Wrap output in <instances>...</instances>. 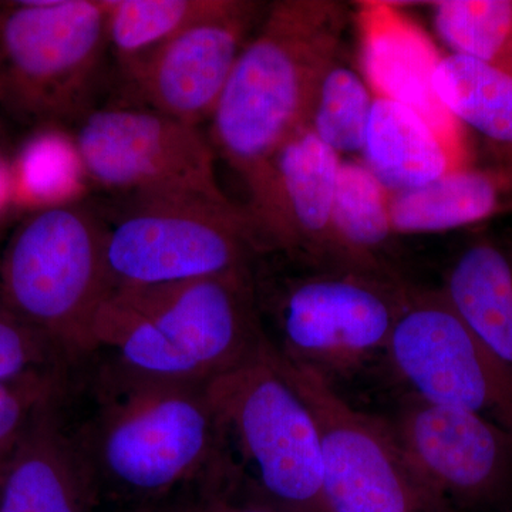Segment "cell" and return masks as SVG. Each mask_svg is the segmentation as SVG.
Segmentation results:
<instances>
[{
    "label": "cell",
    "instance_id": "cell-4",
    "mask_svg": "<svg viewBox=\"0 0 512 512\" xmlns=\"http://www.w3.org/2000/svg\"><path fill=\"white\" fill-rule=\"evenodd\" d=\"M252 279L275 352L336 390L384 359L413 285L400 274L278 254L256 255Z\"/></svg>",
    "mask_w": 512,
    "mask_h": 512
},
{
    "label": "cell",
    "instance_id": "cell-9",
    "mask_svg": "<svg viewBox=\"0 0 512 512\" xmlns=\"http://www.w3.org/2000/svg\"><path fill=\"white\" fill-rule=\"evenodd\" d=\"M276 359L318 424L326 512H460L417 470L389 420L355 409L308 370Z\"/></svg>",
    "mask_w": 512,
    "mask_h": 512
},
{
    "label": "cell",
    "instance_id": "cell-22",
    "mask_svg": "<svg viewBox=\"0 0 512 512\" xmlns=\"http://www.w3.org/2000/svg\"><path fill=\"white\" fill-rule=\"evenodd\" d=\"M12 174L13 204L30 212L70 204L84 174L73 138L57 127H40L20 147Z\"/></svg>",
    "mask_w": 512,
    "mask_h": 512
},
{
    "label": "cell",
    "instance_id": "cell-18",
    "mask_svg": "<svg viewBox=\"0 0 512 512\" xmlns=\"http://www.w3.org/2000/svg\"><path fill=\"white\" fill-rule=\"evenodd\" d=\"M441 291L512 369V239L483 235L468 242L451 262Z\"/></svg>",
    "mask_w": 512,
    "mask_h": 512
},
{
    "label": "cell",
    "instance_id": "cell-28",
    "mask_svg": "<svg viewBox=\"0 0 512 512\" xmlns=\"http://www.w3.org/2000/svg\"><path fill=\"white\" fill-rule=\"evenodd\" d=\"M185 512H285L259 501L234 494H211L198 498Z\"/></svg>",
    "mask_w": 512,
    "mask_h": 512
},
{
    "label": "cell",
    "instance_id": "cell-25",
    "mask_svg": "<svg viewBox=\"0 0 512 512\" xmlns=\"http://www.w3.org/2000/svg\"><path fill=\"white\" fill-rule=\"evenodd\" d=\"M375 94L363 76L336 60L323 74L306 128L340 158L362 153Z\"/></svg>",
    "mask_w": 512,
    "mask_h": 512
},
{
    "label": "cell",
    "instance_id": "cell-13",
    "mask_svg": "<svg viewBox=\"0 0 512 512\" xmlns=\"http://www.w3.org/2000/svg\"><path fill=\"white\" fill-rule=\"evenodd\" d=\"M264 3L222 0L217 12L121 67L128 103L200 127L210 121Z\"/></svg>",
    "mask_w": 512,
    "mask_h": 512
},
{
    "label": "cell",
    "instance_id": "cell-21",
    "mask_svg": "<svg viewBox=\"0 0 512 512\" xmlns=\"http://www.w3.org/2000/svg\"><path fill=\"white\" fill-rule=\"evenodd\" d=\"M433 84L441 103L463 126L490 143L512 147V77L448 53L441 57Z\"/></svg>",
    "mask_w": 512,
    "mask_h": 512
},
{
    "label": "cell",
    "instance_id": "cell-5",
    "mask_svg": "<svg viewBox=\"0 0 512 512\" xmlns=\"http://www.w3.org/2000/svg\"><path fill=\"white\" fill-rule=\"evenodd\" d=\"M205 390L221 430L225 493L285 512H326L318 424L269 340Z\"/></svg>",
    "mask_w": 512,
    "mask_h": 512
},
{
    "label": "cell",
    "instance_id": "cell-17",
    "mask_svg": "<svg viewBox=\"0 0 512 512\" xmlns=\"http://www.w3.org/2000/svg\"><path fill=\"white\" fill-rule=\"evenodd\" d=\"M487 158L417 190L390 195L399 235L439 234L512 212V147L488 141Z\"/></svg>",
    "mask_w": 512,
    "mask_h": 512
},
{
    "label": "cell",
    "instance_id": "cell-20",
    "mask_svg": "<svg viewBox=\"0 0 512 512\" xmlns=\"http://www.w3.org/2000/svg\"><path fill=\"white\" fill-rule=\"evenodd\" d=\"M330 222L339 265L400 274L389 258L397 237L389 192L360 158L340 160Z\"/></svg>",
    "mask_w": 512,
    "mask_h": 512
},
{
    "label": "cell",
    "instance_id": "cell-2",
    "mask_svg": "<svg viewBox=\"0 0 512 512\" xmlns=\"http://www.w3.org/2000/svg\"><path fill=\"white\" fill-rule=\"evenodd\" d=\"M93 355L130 375L207 386L268 342L251 268L114 289L97 313Z\"/></svg>",
    "mask_w": 512,
    "mask_h": 512
},
{
    "label": "cell",
    "instance_id": "cell-19",
    "mask_svg": "<svg viewBox=\"0 0 512 512\" xmlns=\"http://www.w3.org/2000/svg\"><path fill=\"white\" fill-rule=\"evenodd\" d=\"M360 160L389 194L417 190L467 167L419 114L379 97L373 103Z\"/></svg>",
    "mask_w": 512,
    "mask_h": 512
},
{
    "label": "cell",
    "instance_id": "cell-30",
    "mask_svg": "<svg viewBox=\"0 0 512 512\" xmlns=\"http://www.w3.org/2000/svg\"><path fill=\"white\" fill-rule=\"evenodd\" d=\"M173 512H185L184 510H178V511H173Z\"/></svg>",
    "mask_w": 512,
    "mask_h": 512
},
{
    "label": "cell",
    "instance_id": "cell-7",
    "mask_svg": "<svg viewBox=\"0 0 512 512\" xmlns=\"http://www.w3.org/2000/svg\"><path fill=\"white\" fill-rule=\"evenodd\" d=\"M109 53L103 0L0 2V109L37 128L79 123Z\"/></svg>",
    "mask_w": 512,
    "mask_h": 512
},
{
    "label": "cell",
    "instance_id": "cell-29",
    "mask_svg": "<svg viewBox=\"0 0 512 512\" xmlns=\"http://www.w3.org/2000/svg\"><path fill=\"white\" fill-rule=\"evenodd\" d=\"M12 204V174L9 165L0 158V220Z\"/></svg>",
    "mask_w": 512,
    "mask_h": 512
},
{
    "label": "cell",
    "instance_id": "cell-15",
    "mask_svg": "<svg viewBox=\"0 0 512 512\" xmlns=\"http://www.w3.org/2000/svg\"><path fill=\"white\" fill-rule=\"evenodd\" d=\"M355 5L360 67L372 93L419 114L461 163H473L466 128L434 90L443 57L436 43L399 3L362 0Z\"/></svg>",
    "mask_w": 512,
    "mask_h": 512
},
{
    "label": "cell",
    "instance_id": "cell-27",
    "mask_svg": "<svg viewBox=\"0 0 512 512\" xmlns=\"http://www.w3.org/2000/svg\"><path fill=\"white\" fill-rule=\"evenodd\" d=\"M72 367L53 343L10 311L0 295V380Z\"/></svg>",
    "mask_w": 512,
    "mask_h": 512
},
{
    "label": "cell",
    "instance_id": "cell-16",
    "mask_svg": "<svg viewBox=\"0 0 512 512\" xmlns=\"http://www.w3.org/2000/svg\"><path fill=\"white\" fill-rule=\"evenodd\" d=\"M63 393L39 410L0 464V512H97L64 424Z\"/></svg>",
    "mask_w": 512,
    "mask_h": 512
},
{
    "label": "cell",
    "instance_id": "cell-23",
    "mask_svg": "<svg viewBox=\"0 0 512 512\" xmlns=\"http://www.w3.org/2000/svg\"><path fill=\"white\" fill-rule=\"evenodd\" d=\"M222 0H103L111 56L127 66L217 12Z\"/></svg>",
    "mask_w": 512,
    "mask_h": 512
},
{
    "label": "cell",
    "instance_id": "cell-1",
    "mask_svg": "<svg viewBox=\"0 0 512 512\" xmlns=\"http://www.w3.org/2000/svg\"><path fill=\"white\" fill-rule=\"evenodd\" d=\"M205 387L96 355L74 367L60 406L97 512H171L220 487L224 447Z\"/></svg>",
    "mask_w": 512,
    "mask_h": 512
},
{
    "label": "cell",
    "instance_id": "cell-3",
    "mask_svg": "<svg viewBox=\"0 0 512 512\" xmlns=\"http://www.w3.org/2000/svg\"><path fill=\"white\" fill-rule=\"evenodd\" d=\"M348 6L278 0L238 56L208 123L212 148L247 180L306 127L320 80L339 59Z\"/></svg>",
    "mask_w": 512,
    "mask_h": 512
},
{
    "label": "cell",
    "instance_id": "cell-24",
    "mask_svg": "<svg viewBox=\"0 0 512 512\" xmlns=\"http://www.w3.org/2000/svg\"><path fill=\"white\" fill-rule=\"evenodd\" d=\"M430 6L434 28L451 55L476 60L512 77L510 0H440Z\"/></svg>",
    "mask_w": 512,
    "mask_h": 512
},
{
    "label": "cell",
    "instance_id": "cell-10",
    "mask_svg": "<svg viewBox=\"0 0 512 512\" xmlns=\"http://www.w3.org/2000/svg\"><path fill=\"white\" fill-rule=\"evenodd\" d=\"M73 140L87 180L119 200H228L214 148L200 127L133 103L94 107Z\"/></svg>",
    "mask_w": 512,
    "mask_h": 512
},
{
    "label": "cell",
    "instance_id": "cell-8",
    "mask_svg": "<svg viewBox=\"0 0 512 512\" xmlns=\"http://www.w3.org/2000/svg\"><path fill=\"white\" fill-rule=\"evenodd\" d=\"M106 222L114 289L211 278L254 262L247 218L229 200L131 198L121 200L116 217Z\"/></svg>",
    "mask_w": 512,
    "mask_h": 512
},
{
    "label": "cell",
    "instance_id": "cell-12",
    "mask_svg": "<svg viewBox=\"0 0 512 512\" xmlns=\"http://www.w3.org/2000/svg\"><path fill=\"white\" fill-rule=\"evenodd\" d=\"M387 420L417 470L458 511H487L511 497L510 431L407 392Z\"/></svg>",
    "mask_w": 512,
    "mask_h": 512
},
{
    "label": "cell",
    "instance_id": "cell-31",
    "mask_svg": "<svg viewBox=\"0 0 512 512\" xmlns=\"http://www.w3.org/2000/svg\"><path fill=\"white\" fill-rule=\"evenodd\" d=\"M508 512H512V510H511V511H508Z\"/></svg>",
    "mask_w": 512,
    "mask_h": 512
},
{
    "label": "cell",
    "instance_id": "cell-14",
    "mask_svg": "<svg viewBox=\"0 0 512 512\" xmlns=\"http://www.w3.org/2000/svg\"><path fill=\"white\" fill-rule=\"evenodd\" d=\"M340 158L302 128L244 181L255 255L336 264L332 204Z\"/></svg>",
    "mask_w": 512,
    "mask_h": 512
},
{
    "label": "cell",
    "instance_id": "cell-11",
    "mask_svg": "<svg viewBox=\"0 0 512 512\" xmlns=\"http://www.w3.org/2000/svg\"><path fill=\"white\" fill-rule=\"evenodd\" d=\"M384 360L407 393L480 414L512 434V369L441 289L412 285Z\"/></svg>",
    "mask_w": 512,
    "mask_h": 512
},
{
    "label": "cell",
    "instance_id": "cell-6",
    "mask_svg": "<svg viewBox=\"0 0 512 512\" xmlns=\"http://www.w3.org/2000/svg\"><path fill=\"white\" fill-rule=\"evenodd\" d=\"M107 222L82 202L30 212L0 255V295L10 311L73 366L96 352L93 326L114 291Z\"/></svg>",
    "mask_w": 512,
    "mask_h": 512
},
{
    "label": "cell",
    "instance_id": "cell-26",
    "mask_svg": "<svg viewBox=\"0 0 512 512\" xmlns=\"http://www.w3.org/2000/svg\"><path fill=\"white\" fill-rule=\"evenodd\" d=\"M72 370L0 380V464L19 443L39 410L64 392Z\"/></svg>",
    "mask_w": 512,
    "mask_h": 512
}]
</instances>
